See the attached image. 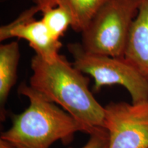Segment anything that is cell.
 Instances as JSON below:
<instances>
[{"label": "cell", "mask_w": 148, "mask_h": 148, "mask_svg": "<svg viewBox=\"0 0 148 148\" xmlns=\"http://www.w3.org/2000/svg\"><path fill=\"white\" fill-rule=\"evenodd\" d=\"M68 50L73 57L74 66L94 79L95 90L119 84L127 90L132 103L148 99V80L124 58L88 52L78 43L69 44Z\"/></svg>", "instance_id": "277c9868"}, {"label": "cell", "mask_w": 148, "mask_h": 148, "mask_svg": "<svg viewBox=\"0 0 148 148\" xmlns=\"http://www.w3.org/2000/svg\"><path fill=\"white\" fill-rule=\"evenodd\" d=\"M88 142L81 148H109V134L104 127L89 134Z\"/></svg>", "instance_id": "8fae6325"}, {"label": "cell", "mask_w": 148, "mask_h": 148, "mask_svg": "<svg viewBox=\"0 0 148 148\" xmlns=\"http://www.w3.org/2000/svg\"><path fill=\"white\" fill-rule=\"evenodd\" d=\"M18 92L28 99L29 105L12 116V125L0 137L12 148H49L57 140L68 143L77 132L86 133L75 118L29 85L22 83Z\"/></svg>", "instance_id": "7a4b0ae2"}, {"label": "cell", "mask_w": 148, "mask_h": 148, "mask_svg": "<svg viewBox=\"0 0 148 148\" xmlns=\"http://www.w3.org/2000/svg\"><path fill=\"white\" fill-rule=\"evenodd\" d=\"M19 45L12 41L0 45V104L1 120L5 117V103L17 78Z\"/></svg>", "instance_id": "ba28073f"}, {"label": "cell", "mask_w": 148, "mask_h": 148, "mask_svg": "<svg viewBox=\"0 0 148 148\" xmlns=\"http://www.w3.org/2000/svg\"><path fill=\"white\" fill-rule=\"evenodd\" d=\"M65 3L73 18L72 25L75 32H82L95 12L108 0H59Z\"/></svg>", "instance_id": "30bf717a"}, {"label": "cell", "mask_w": 148, "mask_h": 148, "mask_svg": "<svg viewBox=\"0 0 148 148\" xmlns=\"http://www.w3.org/2000/svg\"><path fill=\"white\" fill-rule=\"evenodd\" d=\"M104 112L109 148H148V99L110 102Z\"/></svg>", "instance_id": "5b68a950"}, {"label": "cell", "mask_w": 148, "mask_h": 148, "mask_svg": "<svg viewBox=\"0 0 148 148\" xmlns=\"http://www.w3.org/2000/svg\"><path fill=\"white\" fill-rule=\"evenodd\" d=\"M39 12L36 5L20 14L15 20L0 28V40L18 38L27 40L36 55L47 61L52 62L60 55L62 43L56 39L42 20L34 16Z\"/></svg>", "instance_id": "8992f818"}, {"label": "cell", "mask_w": 148, "mask_h": 148, "mask_svg": "<svg viewBox=\"0 0 148 148\" xmlns=\"http://www.w3.org/2000/svg\"><path fill=\"white\" fill-rule=\"evenodd\" d=\"M42 13V21L56 39L60 40L68 27H72L73 18L69 7L59 0H33Z\"/></svg>", "instance_id": "9c48e42d"}, {"label": "cell", "mask_w": 148, "mask_h": 148, "mask_svg": "<svg viewBox=\"0 0 148 148\" xmlns=\"http://www.w3.org/2000/svg\"><path fill=\"white\" fill-rule=\"evenodd\" d=\"M123 58L148 80V0H140L131 25Z\"/></svg>", "instance_id": "52a82bcc"}, {"label": "cell", "mask_w": 148, "mask_h": 148, "mask_svg": "<svg viewBox=\"0 0 148 148\" xmlns=\"http://www.w3.org/2000/svg\"><path fill=\"white\" fill-rule=\"evenodd\" d=\"M31 69L29 86L75 118L86 134L104 127V107L88 88L89 79L64 56L47 62L35 54Z\"/></svg>", "instance_id": "6da1fadb"}, {"label": "cell", "mask_w": 148, "mask_h": 148, "mask_svg": "<svg viewBox=\"0 0 148 148\" xmlns=\"http://www.w3.org/2000/svg\"><path fill=\"white\" fill-rule=\"evenodd\" d=\"M140 0H108L82 31V45L88 52L123 58Z\"/></svg>", "instance_id": "3957f363"}]
</instances>
